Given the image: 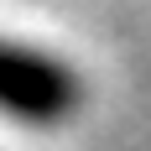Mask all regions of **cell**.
<instances>
[{"label": "cell", "mask_w": 151, "mask_h": 151, "mask_svg": "<svg viewBox=\"0 0 151 151\" xmlns=\"http://www.w3.org/2000/svg\"><path fill=\"white\" fill-rule=\"evenodd\" d=\"M73 99H78V78H73V68L58 63V52L0 37V115L58 120L73 109Z\"/></svg>", "instance_id": "6da1fadb"}]
</instances>
